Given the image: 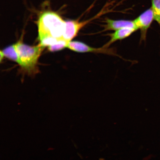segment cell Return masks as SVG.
<instances>
[{"label":"cell","instance_id":"9","mask_svg":"<svg viewBox=\"0 0 160 160\" xmlns=\"http://www.w3.org/2000/svg\"><path fill=\"white\" fill-rule=\"evenodd\" d=\"M69 42L63 38L59 39L54 44L48 47V50L52 52L61 51L67 48Z\"/></svg>","mask_w":160,"mask_h":160},{"label":"cell","instance_id":"6","mask_svg":"<svg viewBox=\"0 0 160 160\" xmlns=\"http://www.w3.org/2000/svg\"><path fill=\"white\" fill-rule=\"evenodd\" d=\"M138 30L135 28H125L114 31L113 33H109L108 35L110 37V40L102 47L105 48H109L115 42L121 41L129 37Z\"/></svg>","mask_w":160,"mask_h":160},{"label":"cell","instance_id":"5","mask_svg":"<svg viewBox=\"0 0 160 160\" xmlns=\"http://www.w3.org/2000/svg\"><path fill=\"white\" fill-rule=\"evenodd\" d=\"M104 23L105 24L103 26L104 29L101 32L108 31H115L125 28H137L133 21L131 20H114L106 18Z\"/></svg>","mask_w":160,"mask_h":160},{"label":"cell","instance_id":"1","mask_svg":"<svg viewBox=\"0 0 160 160\" xmlns=\"http://www.w3.org/2000/svg\"><path fill=\"white\" fill-rule=\"evenodd\" d=\"M38 39L49 36L58 39L63 38L65 21L54 12L47 11L39 16L37 22Z\"/></svg>","mask_w":160,"mask_h":160},{"label":"cell","instance_id":"3","mask_svg":"<svg viewBox=\"0 0 160 160\" xmlns=\"http://www.w3.org/2000/svg\"><path fill=\"white\" fill-rule=\"evenodd\" d=\"M67 48L72 51L78 53L104 54L119 57L115 50L113 49L105 48L103 47L98 48L93 47L82 42L78 41H69Z\"/></svg>","mask_w":160,"mask_h":160},{"label":"cell","instance_id":"10","mask_svg":"<svg viewBox=\"0 0 160 160\" xmlns=\"http://www.w3.org/2000/svg\"><path fill=\"white\" fill-rule=\"evenodd\" d=\"M40 41L39 45L43 47H48L54 44L59 39L48 36L38 39Z\"/></svg>","mask_w":160,"mask_h":160},{"label":"cell","instance_id":"11","mask_svg":"<svg viewBox=\"0 0 160 160\" xmlns=\"http://www.w3.org/2000/svg\"><path fill=\"white\" fill-rule=\"evenodd\" d=\"M4 57V56L2 52L1 51V52H0V61H1V62Z\"/></svg>","mask_w":160,"mask_h":160},{"label":"cell","instance_id":"7","mask_svg":"<svg viewBox=\"0 0 160 160\" xmlns=\"http://www.w3.org/2000/svg\"><path fill=\"white\" fill-rule=\"evenodd\" d=\"M1 51L2 52L4 57L16 62L19 64V57L16 49V43L5 48Z\"/></svg>","mask_w":160,"mask_h":160},{"label":"cell","instance_id":"4","mask_svg":"<svg viewBox=\"0 0 160 160\" xmlns=\"http://www.w3.org/2000/svg\"><path fill=\"white\" fill-rule=\"evenodd\" d=\"M153 20V14L151 8L133 20L135 27L141 32L140 42L146 41L148 30L151 27Z\"/></svg>","mask_w":160,"mask_h":160},{"label":"cell","instance_id":"2","mask_svg":"<svg viewBox=\"0 0 160 160\" xmlns=\"http://www.w3.org/2000/svg\"><path fill=\"white\" fill-rule=\"evenodd\" d=\"M16 45L19 57V65L29 73L35 72L37 71L39 58L45 48L39 44L36 46L26 45L21 40Z\"/></svg>","mask_w":160,"mask_h":160},{"label":"cell","instance_id":"8","mask_svg":"<svg viewBox=\"0 0 160 160\" xmlns=\"http://www.w3.org/2000/svg\"><path fill=\"white\" fill-rule=\"evenodd\" d=\"M151 4L154 20L158 24L160 29V0H151Z\"/></svg>","mask_w":160,"mask_h":160}]
</instances>
